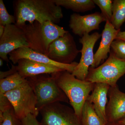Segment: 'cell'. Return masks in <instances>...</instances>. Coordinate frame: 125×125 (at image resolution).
<instances>
[{"label":"cell","instance_id":"cell-1","mask_svg":"<svg viewBox=\"0 0 125 125\" xmlns=\"http://www.w3.org/2000/svg\"><path fill=\"white\" fill-rule=\"evenodd\" d=\"M13 7L15 24L18 26L34 21H50L56 24L63 16L61 7L53 0H16L13 2Z\"/></svg>","mask_w":125,"mask_h":125},{"label":"cell","instance_id":"cell-2","mask_svg":"<svg viewBox=\"0 0 125 125\" xmlns=\"http://www.w3.org/2000/svg\"><path fill=\"white\" fill-rule=\"evenodd\" d=\"M51 74L69 99L75 114L80 118L83 106L94 89L95 83L78 79L67 71L62 70Z\"/></svg>","mask_w":125,"mask_h":125},{"label":"cell","instance_id":"cell-3","mask_svg":"<svg viewBox=\"0 0 125 125\" xmlns=\"http://www.w3.org/2000/svg\"><path fill=\"white\" fill-rule=\"evenodd\" d=\"M19 27L24 32L30 48L46 56L50 44L68 32L50 21L42 23L34 21Z\"/></svg>","mask_w":125,"mask_h":125},{"label":"cell","instance_id":"cell-4","mask_svg":"<svg viewBox=\"0 0 125 125\" xmlns=\"http://www.w3.org/2000/svg\"><path fill=\"white\" fill-rule=\"evenodd\" d=\"M37 99L39 111L46 106L56 102H69L64 93L50 74H43L27 78Z\"/></svg>","mask_w":125,"mask_h":125},{"label":"cell","instance_id":"cell-5","mask_svg":"<svg viewBox=\"0 0 125 125\" xmlns=\"http://www.w3.org/2000/svg\"><path fill=\"white\" fill-rule=\"evenodd\" d=\"M14 110L16 116L22 120L28 115L38 116L37 99L28 80L5 94Z\"/></svg>","mask_w":125,"mask_h":125},{"label":"cell","instance_id":"cell-6","mask_svg":"<svg viewBox=\"0 0 125 125\" xmlns=\"http://www.w3.org/2000/svg\"><path fill=\"white\" fill-rule=\"evenodd\" d=\"M104 63L95 68L90 67L86 80L93 83H104L110 87L116 85L117 81L125 74V60L117 57L111 51Z\"/></svg>","mask_w":125,"mask_h":125},{"label":"cell","instance_id":"cell-7","mask_svg":"<svg viewBox=\"0 0 125 125\" xmlns=\"http://www.w3.org/2000/svg\"><path fill=\"white\" fill-rule=\"evenodd\" d=\"M39 113L42 116L40 125H82L73 108L60 102L46 106Z\"/></svg>","mask_w":125,"mask_h":125},{"label":"cell","instance_id":"cell-8","mask_svg":"<svg viewBox=\"0 0 125 125\" xmlns=\"http://www.w3.org/2000/svg\"><path fill=\"white\" fill-rule=\"evenodd\" d=\"M79 52L73 37L68 31L50 44L47 56L56 62L70 64Z\"/></svg>","mask_w":125,"mask_h":125},{"label":"cell","instance_id":"cell-9","mask_svg":"<svg viewBox=\"0 0 125 125\" xmlns=\"http://www.w3.org/2000/svg\"><path fill=\"white\" fill-rule=\"evenodd\" d=\"M102 34L97 32L91 34H84L79 39V42L82 45L80 50L81 56L80 61L72 74L78 79L86 80L91 67L94 61V48L95 43L101 37Z\"/></svg>","mask_w":125,"mask_h":125},{"label":"cell","instance_id":"cell-10","mask_svg":"<svg viewBox=\"0 0 125 125\" xmlns=\"http://www.w3.org/2000/svg\"><path fill=\"white\" fill-rule=\"evenodd\" d=\"M29 48L24 32L15 24L6 25L4 34L0 38V57L9 62V53L22 47Z\"/></svg>","mask_w":125,"mask_h":125},{"label":"cell","instance_id":"cell-11","mask_svg":"<svg viewBox=\"0 0 125 125\" xmlns=\"http://www.w3.org/2000/svg\"><path fill=\"white\" fill-rule=\"evenodd\" d=\"M106 21L102 14L99 12L84 15L74 13L70 16L69 26L73 33L82 37L84 34L98 30L100 24Z\"/></svg>","mask_w":125,"mask_h":125},{"label":"cell","instance_id":"cell-12","mask_svg":"<svg viewBox=\"0 0 125 125\" xmlns=\"http://www.w3.org/2000/svg\"><path fill=\"white\" fill-rule=\"evenodd\" d=\"M9 60L14 64H16L21 59H28L43 64L54 66L71 73L73 71L78 62H73L70 64H63L52 60L46 55L35 51L29 47H22L11 52L9 54Z\"/></svg>","mask_w":125,"mask_h":125},{"label":"cell","instance_id":"cell-13","mask_svg":"<svg viewBox=\"0 0 125 125\" xmlns=\"http://www.w3.org/2000/svg\"><path fill=\"white\" fill-rule=\"evenodd\" d=\"M109 101L106 109L108 122H117L125 118V93L117 85L110 87L108 92Z\"/></svg>","mask_w":125,"mask_h":125},{"label":"cell","instance_id":"cell-14","mask_svg":"<svg viewBox=\"0 0 125 125\" xmlns=\"http://www.w3.org/2000/svg\"><path fill=\"white\" fill-rule=\"evenodd\" d=\"M120 31L116 29L109 21H106L102 34L100 45L94 54L93 64L90 67L95 68L98 67L101 62L108 58V55L111 52L112 43L115 39Z\"/></svg>","mask_w":125,"mask_h":125},{"label":"cell","instance_id":"cell-15","mask_svg":"<svg viewBox=\"0 0 125 125\" xmlns=\"http://www.w3.org/2000/svg\"><path fill=\"white\" fill-rule=\"evenodd\" d=\"M16 65L17 71L25 79L43 74H51L62 71L58 67L40 63L28 59H21Z\"/></svg>","mask_w":125,"mask_h":125},{"label":"cell","instance_id":"cell-16","mask_svg":"<svg viewBox=\"0 0 125 125\" xmlns=\"http://www.w3.org/2000/svg\"><path fill=\"white\" fill-rule=\"evenodd\" d=\"M110 86L104 83H95L92 93L87 101L92 104L96 113L106 125L108 122L106 114L107 95Z\"/></svg>","mask_w":125,"mask_h":125},{"label":"cell","instance_id":"cell-17","mask_svg":"<svg viewBox=\"0 0 125 125\" xmlns=\"http://www.w3.org/2000/svg\"><path fill=\"white\" fill-rule=\"evenodd\" d=\"M56 4L76 12L92 10L96 6L93 0H53Z\"/></svg>","mask_w":125,"mask_h":125},{"label":"cell","instance_id":"cell-18","mask_svg":"<svg viewBox=\"0 0 125 125\" xmlns=\"http://www.w3.org/2000/svg\"><path fill=\"white\" fill-rule=\"evenodd\" d=\"M80 120L82 125H107L98 116L92 104L87 101L83 106Z\"/></svg>","mask_w":125,"mask_h":125},{"label":"cell","instance_id":"cell-19","mask_svg":"<svg viewBox=\"0 0 125 125\" xmlns=\"http://www.w3.org/2000/svg\"><path fill=\"white\" fill-rule=\"evenodd\" d=\"M112 17L111 23L117 30L125 22V0L113 1Z\"/></svg>","mask_w":125,"mask_h":125},{"label":"cell","instance_id":"cell-20","mask_svg":"<svg viewBox=\"0 0 125 125\" xmlns=\"http://www.w3.org/2000/svg\"><path fill=\"white\" fill-rule=\"evenodd\" d=\"M27 80L18 72L4 79H0V94H4L20 86Z\"/></svg>","mask_w":125,"mask_h":125},{"label":"cell","instance_id":"cell-21","mask_svg":"<svg viewBox=\"0 0 125 125\" xmlns=\"http://www.w3.org/2000/svg\"><path fill=\"white\" fill-rule=\"evenodd\" d=\"M0 125H22V121L16 116L12 106L0 115Z\"/></svg>","mask_w":125,"mask_h":125},{"label":"cell","instance_id":"cell-22","mask_svg":"<svg viewBox=\"0 0 125 125\" xmlns=\"http://www.w3.org/2000/svg\"><path fill=\"white\" fill-rule=\"evenodd\" d=\"M95 5L101 9V13L106 21L111 23L112 17L113 0H93Z\"/></svg>","mask_w":125,"mask_h":125},{"label":"cell","instance_id":"cell-23","mask_svg":"<svg viewBox=\"0 0 125 125\" xmlns=\"http://www.w3.org/2000/svg\"><path fill=\"white\" fill-rule=\"evenodd\" d=\"M15 23L14 16L9 13L4 1L0 0V24L5 27L8 25Z\"/></svg>","mask_w":125,"mask_h":125},{"label":"cell","instance_id":"cell-24","mask_svg":"<svg viewBox=\"0 0 125 125\" xmlns=\"http://www.w3.org/2000/svg\"><path fill=\"white\" fill-rule=\"evenodd\" d=\"M111 51L117 58L125 60V41L115 39L111 45Z\"/></svg>","mask_w":125,"mask_h":125},{"label":"cell","instance_id":"cell-25","mask_svg":"<svg viewBox=\"0 0 125 125\" xmlns=\"http://www.w3.org/2000/svg\"><path fill=\"white\" fill-rule=\"evenodd\" d=\"M12 106L5 94H0V115Z\"/></svg>","mask_w":125,"mask_h":125},{"label":"cell","instance_id":"cell-26","mask_svg":"<svg viewBox=\"0 0 125 125\" xmlns=\"http://www.w3.org/2000/svg\"><path fill=\"white\" fill-rule=\"evenodd\" d=\"M36 117L33 115L29 114L26 117L21 120L22 125H40Z\"/></svg>","mask_w":125,"mask_h":125},{"label":"cell","instance_id":"cell-27","mask_svg":"<svg viewBox=\"0 0 125 125\" xmlns=\"http://www.w3.org/2000/svg\"><path fill=\"white\" fill-rule=\"evenodd\" d=\"M17 71L16 65H12L11 69L6 71L0 72V79H4L15 73Z\"/></svg>","mask_w":125,"mask_h":125},{"label":"cell","instance_id":"cell-28","mask_svg":"<svg viewBox=\"0 0 125 125\" xmlns=\"http://www.w3.org/2000/svg\"><path fill=\"white\" fill-rule=\"evenodd\" d=\"M121 39L125 41V31H120L117 33L116 37L115 39Z\"/></svg>","mask_w":125,"mask_h":125},{"label":"cell","instance_id":"cell-29","mask_svg":"<svg viewBox=\"0 0 125 125\" xmlns=\"http://www.w3.org/2000/svg\"><path fill=\"white\" fill-rule=\"evenodd\" d=\"M5 26H3L2 25L0 24V38L4 34L5 30Z\"/></svg>","mask_w":125,"mask_h":125},{"label":"cell","instance_id":"cell-30","mask_svg":"<svg viewBox=\"0 0 125 125\" xmlns=\"http://www.w3.org/2000/svg\"><path fill=\"white\" fill-rule=\"evenodd\" d=\"M117 123L121 125H125V118L118 122Z\"/></svg>","mask_w":125,"mask_h":125},{"label":"cell","instance_id":"cell-31","mask_svg":"<svg viewBox=\"0 0 125 125\" xmlns=\"http://www.w3.org/2000/svg\"><path fill=\"white\" fill-rule=\"evenodd\" d=\"M3 60L1 58L0 59V66H2L3 64Z\"/></svg>","mask_w":125,"mask_h":125},{"label":"cell","instance_id":"cell-32","mask_svg":"<svg viewBox=\"0 0 125 125\" xmlns=\"http://www.w3.org/2000/svg\"></svg>","mask_w":125,"mask_h":125}]
</instances>
